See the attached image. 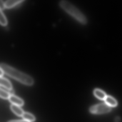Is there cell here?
Returning <instances> with one entry per match:
<instances>
[{
  "label": "cell",
  "mask_w": 122,
  "mask_h": 122,
  "mask_svg": "<svg viewBox=\"0 0 122 122\" xmlns=\"http://www.w3.org/2000/svg\"><path fill=\"white\" fill-rule=\"evenodd\" d=\"M22 117L25 120L30 122H34L36 120V117L34 115L28 112H25Z\"/></svg>",
  "instance_id": "30bf717a"
},
{
  "label": "cell",
  "mask_w": 122,
  "mask_h": 122,
  "mask_svg": "<svg viewBox=\"0 0 122 122\" xmlns=\"http://www.w3.org/2000/svg\"><path fill=\"white\" fill-rule=\"evenodd\" d=\"M0 68L7 75L22 84L28 86H31L34 84V80L32 77L6 63H1L0 65Z\"/></svg>",
  "instance_id": "6da1fadb"
},
{
  "label": "cell",
  "mask_w": 122,
  "mask_h": 122,
  "mask_svg": "<svg viewBox=\"0 0 122 122\" xmlns=\"http://www.w3.org/2000/svg\"><path fill=\"white\" fill-rule=\"evenodd\" d=\"M8 122H30L26 121L25 120H11Z\"/></svg>",
  "instance_id": "5bb4252c"
},
{
  "label": "cell",
  "mask_w": 122,
  "mask_h": 122,
  "mask_svg": "<svg viewBox=\"0 0 122 122\" xmlns=\"http://www.w3.org/2000/svg\"><path fill=\"white\" fill-rule=\"evenodd\" d=\"M11 111L15 114L16 115L20 117H22L24 114V112L23 110L20 107V106L15 105H12L10 106Z\"/></svg>",
  "instance_id": "8992f818"
},
{
  "label": "cell",
  "mask_w": 122,
  "mask_h": 122,
  "mask_svg": "<svg viewBox=\"0 0 122 122\" xmlns=\"http://www.w3.org/2000/svg\"><path fill=\"white\" fill-rule=\"evenodd\" d=\"M4 71H3L2 70L1 68H0V77H2L4 75Z\"/></svg>",
  "instance_id": "9a60e30c"
},
{
  "label": "cell",
  "mask_w": 122,
  "mask_h": 122,
  "mask_svg": "<svg viewBox=\"0 0 122 122\" xmlns=\"http://www.w3.org/2000/svg\"><path fill=\"white\" fill-rule=\"evenodd\" d=\"M105 102L107 105L110 107H116L117 105V102L116 100L111 96H106L105 99Z\"/></svg>",
  "instance_id": "ba28073f"
},
{
  "label": "cell",
  "mask_w": 122,
  "mask_h": 122,
  "mask_svg": "<svg viewBox=\"0 0 122 122\" xmlns=\"http://www.w3.org/2000/svg\"><path fill=\"white\" fill-rule=\"evenodd\" d=\"M9 100L13 105L18 106L20 107L23 106L25 103L24 101L22 98L14 95H11Z\"/></svg>",
  "instance_id": "277c9868"
},
{
  "label": "cell",
  "mask_w": 122,
  "mask_h": 122,
  "mask_svg": "<svg viewBox=\"0 0 122 122\" xmlns=\"http://www.w3.org/2000/svg\"><path fill=\"white\" fill-rule=\"evenodd\" d=\"M0 23L3 26H5L7 24V20L2 10H0Z\"/></svg>",
  "instance_id": "7c38bea8"
},
{
  "label": "cell",
  "mask_w": 122,
  "mask_h": 122,
  "mask_svg": "<svg viewBox=\"0 0 122 122\" xmlns=\"http://www.w3.org/2000/svg\"><path fill=\"white\" fill-rule=\"evenodd\" d=\"M11 94L9 92L5 90L3 88H2V87H0V97L2 99L5 100H9V98L10 97Z\"/></svg>",
  "instance_id": "8fae6325"
},
{
  "label": "cell",
  "mask_w": 122,
  "mask_h": 122,
  "mask_svg": "<svg viewBox=\"0 0 122 122\" xmlns=\"http://www.w3.org/2000/svg\"><path fill=\"white\" fill-rule=\"evenodd\" d=\"M60 7L72 16L81 24L87 25L88 20L86 16L77 8L69 1L62 0L59 3Z\"/></svg>",
  "instance_id": "7a4b0ae2"
},
{
  "label": "cell",
  "mask_w": 122,
  "mask_h": 122,
  "mask_svg": "<svg viewBox=\"0 0 122 122\" xmlns=\"http://www.w3.org/2000/svg\"><path fill=\"white\" fill-rule=\"evenodd\" d=\"M94 94L96 97L101 100H105L107 96L106 94L103 91L99 89L95 90Z\"/></svg>",
  "instance_id": "9c48e42d"
},
{
  "label": "cell",
  "mask_w": 122,
  "mask_h": 122,
  "mask_svg": "<svg viewBox=\"0 0 122 122\" xmlns=\"http://www.w3.org/2000/svg\"><path fill=\"white\" fill-rule=\"evenodd\" d=\"M23 0H8L5 2V7L10 8L23 2Z\"/></svg>",
  "instance_id": "52a82bcc"
},
{
  "label": "cell",
  "mask_w": 122,
  "mask_h": 122,
  "mask_svg": "<svg viewBox=\"0 0 122 122\" xmlns=\"http://www.w3.org/2000/svg\"><path fill=\"white\" fill-rule=\"evenodd\" d=\"M5 7V2H3L2 0H0V10H3Z\"/></svg>",
  "instance_id": "4fadbf2b"
},
{
  "label": "cell",
  "mask_w": 122,
  "mask_h": 122,
  "mask_svg": "<svg viewBox=\"0 0 122 122\" xmlns=\"http://www.w3.org/2000/svg\"><path fill=\"white\" fill-rule=\"evenodd\" d=\"M0 85L1 87H2L5 88L9 91L12 90V85L10 81L7 78H5L3 77H0Z\"/></svg>",
  "instance_id": "5b68a950"
},
{
  "label": "cell",
  "mask_w": 122,
  "mask_h": 122,
  "mask_svg": "<svg viewBox=\"0 0 122 122\" xmlns=\"http://www.w3.org/2000/svg\"><path fill=\"white\" fill-rule=\"evenodd\" d=\"M111 110L110 106L106 104H98L91 108L90 111L94 114H102L109 112Z\"/></svg>",
  "instance_id": "3957f363"
}]
</instances>
